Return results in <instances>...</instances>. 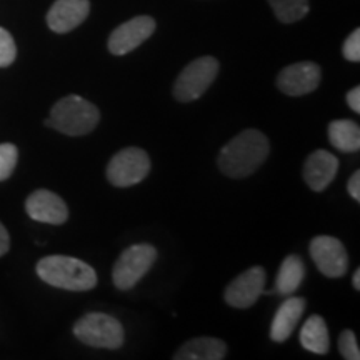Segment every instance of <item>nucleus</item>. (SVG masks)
I'll return each instance as SVG.
<instances>
[{
  "mask_svg": "<svg viewBox=\"0 0 360 360\" xmlns=\"http://www.w3.org/2000/svg\"><path fill=\"white\" fill-rule=\"evenodd\" d=\"M269 152V139L257 129H247L220 150L219 169L231 179L249 177L264 164Z\"/></svg>",
  "mask_w": 360,
  "mask_h": 360,
  "instance_id": "nucleus-1",
  "label": "nucleus"
},
{
  "mask_svg": "<svg viewBox=\"0 0 360 360\" xmlns=\"http://www.w3.org/2000/svg\"><path fill=\"white\" fill-rule=\"evenodd\" d=\"M37 276L57 289L85 292L97 285L96 270L84 260L67 255H51L37 264Z\"/></svg>",
  "mask_w": 360,
  "mask_h": 360,
  "instance_id": "nucleus-2",
  "label": "nucleus"
},
{
  "mask_svg": "<svg viewBox=\"0 0 360 360\" xmlns=\"http://www.w3.org/2000/svg\"><path fill=\"white\" fill-rule=\"evenodd\" d=\"M98 122L101 112L94 103L79 96H67L52 107L51 117L45 120V125L60 134L79 137L92 132Z\"/></svg>",
  "mask_w": 360,
  "mask_h": 360,
  "instance_id": "nucleus-3",
  "label": "nucleus"
},
{
  "mask_svg": "<svg viewBox=\"0 0 360 360\" xmlns=\"http://www.w3.org/2000/svg\"><path fill=\"white\" fill-rule=\"evenodd\" d=\"M74 335L85 345L97 349H120L125 340L122 323L112 315L90 312L74 323Z\"/></svg>",
  "mask_w": 360,
  "mask_h": 360,
  "instance_id": "nucleus-4",
  "label": "nucleus"
},
{
  "mask_svg": "<svg viewBox=\"0 0 360 360\" xmlns=\"http://www.w3.org/2000/svg\"><path fill=\"white\" fill-rule=\"evenodd\" d=\"M157 250L150 244H137L125 249L112 269V282L119 290H130L146 277L155 264Z\"/></svg>",
  "mask_w": 360,
  "mask_h": 360,
  "instance_id": "nucleus-5",
  "label": "nucleus"
},
{
  "mask_svg": "<svg viewBox=\"0 0 360 360\" xmlns=\"http://www.w3.org/2000/svg\"><path fill=\"white\" fill-rule=\"evenodd\" d=\"M219 74V60L215 57H199L192 60L174 84V97L179 102H193L207 92Z\"/></svg>",
  "mask_w": 360,
  "mask_h": 360,
  "instance_id": "nucleus-6",
  "label": "nucleus"
},
{
  "mask_svg": "<svg viewBox=\"0 0 360 360\" xmlns=\"http://www.w3.org/2000/svg\"><path fill=\"white\" fill-rule=\"evenodd\" d=\"M150 172L147 152L137 147H127L117 152L107 165V179L115 187H132L142 182Z\"/></svg>",
  "mask_w": 360,
  "mask_h": 360,
  "instance_id": "nucleus-7",
  "label": "nucleus"
},
{
  "mask_svg": "<svg viewBox=\"0 0 360 360\" xmlns=\"http://www.w3.org/2000/svg\"><path fill=\"white\" fill-rule=\"evenodd\" d=\"M310 257L326 277L337 278L345 276L349 269L347 250L339 238L319 236L310 242Z\"/></svg>",
  "mask_w": 360,
  "mask_h": 360,
  "instance_id": "nucleus-8",
  "label": "nucleus"
},
{
  "mask_svg": "<svg viewBox=\"0 0 360 360\" xmlns=\"http://www.w3.org/2000/svg\"><path fill=\"white\" fill-rule=\"evenodd\" d=\"M322 79L321 67L314 62H299L281 70L277 77V87L282 94L290 97L307 96L319 87Z\"/></svg>",
  "mask_w": 360,
  "mask_h": 360,
  "instance_id": "nucleus-9",
  "label": "nucleus"
},
{
  "mask_svg": "<svg viewBox=\"0 0 360 360\" xmlns=\"http://www.w3.org/2000/svg\"><path fill=\"white\" fill-rule=\"evenodd\" d=\"M265 287L264 267H252L233 278L225 289V302L236 309H249L260 299Z\"/></svg>",
  "mask_w": 360,
  "mask_h": 360,
  "instance_id": "nucleus-10",
  "label": "nucleus"
},
{
  "mask_svg": "<svg viewBox=\"0 0 360 360\" xmlns=\"http://www.w3.org/2000/svg\"><path fill=\"white\" fill-rule=\"evenodd\" d=\"M155 20L148 15H139L119 25L109 37V51L114 56H125V53L141 47V44L154 34Z\"/></svg>",
  "mask_w": 360,
  "mask_h": 360,
  "instance_id": "nucleus-11",
  "label": "nucleus"
},
{
  "mask_svg": "<svg viewBox=\"0 0 360 360\" xmlns=\"http://www.w3.org/2000/svg\"><path fill=\"white\" fill-rule=\"evenodd\" d=\"M25 210L30 219L44 224L62 225L69 219V207L65 202L57 193L45 188L30 193L25 202Z\"/></svg>",
  "mask_w": 360,
  "mask_h": 360,
  "instance_id": "nucleus-12",
  "label": "nucleus"
},
{
  "mask_svg": "<svg viewBox=\"0 0 360 360\" xmlns=\"http://www.w3.org/2000/svg\"><path fill=\"white\" fill-rule=\"evenodd\" d=\"M89 0H56L47 13V25L52 32L67 34L89 17Z\"/></svg>",
  "mask_w": 360,
  "mask_h": 360,
  "instance_id": "nucleus-13",
  "label": "nucleus"
},
{
  "mask_svg": "<svg viewBox=\"0 0 360 360\" xmlns=\"http://www.w3.org/2000/svg\"><path fill=\"white\" fill-rule=\"evenodd\" d=\"M339 170V160L327 150H315L304 164V180L314 192H322L330 186Z\"/></svg>",
  "mask_w": 360,
  "mask_h": 360,
  "instance_id": "nucleus-14",
  "label": "nucleus"
},
{
  "mask_svg": "<svg viewBox=\"0 0 360 360\" xmlns=\"http://www.w3.org/2000/svg\"><path fill=\"white\" fill-rule=\"evenodd\" d=\"M304 310L305 299H302V297H289L287 300H283L272 321L270 339L274 342H278V344L289 339L292 332L295 330L300 317H302Z\"/></svg>",
  "mask_w": 360,
  "mask_h": 360,
  "instance_id": "nucleus-15",
  "label": "nucleus"
},
{
  "mask_svg": "<svg viewBox=\"0 0 360 360\" xmlns=\"http://www.w3.org/2000/svg\"><path fill=\"white\" fill-rule=\"evenodd\" d=\"M227 354L224 340L214 337H197L186 342L174 355L175 360H222Z\"/></svg>",
  "mask_w": 360,
  "mask_h": 360,
  "instance_id": "nucleus-16",
  "label": "nucleus"
},
{
  "mask_svg": "<svg viewBox=\"0 0 360 360\" xmlns=\"http://www.w3.org/2000/svg\"><path fill=\"white\" fill-rule=\"evenodd\" d=\"M300 344L305 350L317 355H326L330 349L327 323L321 315H312L300 330Z\"/></svg>",
  "mask_w": 360,
  "mask_h": 360,
  "instance_id": "nucleus-17",
  "label": "nucleus"
},
{
  "mask_svg": "<svg viewBox=\"0 0 360 360\" xmlns=\"http://www.w3.org/2000/svg\"><path fill=\"white\" fill-rule=\"evenodd\" d=\"M328 141L337 150L354 154L360 148V129L352 120H334L328 125Z\"/></svg>",
  "mask_w": 360,
  "mask_h": 360,
  "instance_id": "nucleus-18",
  "label": "nucleus"
},
{
  "mask_svg": "<svg viewBox=\"0 0 360 360\" xmlns=\"http://www.w3.org/2000/svg\"><path fill=\"white\" fill-rule=\"evenodd\" d=\"M305 276V265L299 255L283 259L276 278V292L281 295H292L299 289Z\"/></svg>",
  "mask_w": 360,
  "mask_h": 360,
  "instance_id": "nucleus-19",
  "label": "nucleus"
},
{
  "mask_svg": "<svg viewBox=\"0 0 360 360\" xmlns=\"http://www.w3.org/2000/svg\"><path fill=\"white\" fill-rule=\"evenodd\" d=\"M276 17L283 24L302 20L310 11L309 0H269Z\"/></svg>",
  "mask_w": 360,
  "mask_h": 360,
  "instance_id": "nucleus-20",
  "label": "nucleus"
},
{
  "mask_svg": "<svg viewBox=\"0 0 360 360\" xmlns=\"http://www.w3.org/2000/svg\"><path fill=\"white\" fill-rule=\"evenodd\" d=\"M19 150L13 143H0V182L11 177L17 167Z\"/></svg>",
  "mask_w": 360,
  "mask_h": 360,
  "instance_id": "nucleus-21",
  "label": "nucleus"
},
{
  "mask_svg": "<svg viewBox=\"0 0 360 360\" xmlns=\"http://www.w3.org/2000/svg\"><path fill=\"white\" fill-rule=\"evenodd\" d=\"M17 57V45L12 35L0 27V69L8 67Z\"/></svg>",
  "mask_w": 360,
  "mask_h": 360,
  "instance_id": "nucleus-22",
  "label": "nucleus"
},
{
  "mask_svg": "<svg viewBox=\"0 0 360 360\" xmlns=\"http://www.w3.org/2000/svg\"><path fill=\"white\" fill-rule=\"evenodd\" d=\"M339 350L342 357L347 360H359L360 350L357 345V337L352 330H344L339 337Z\"/></svg>",
  "mask_w": 360,
  "mask_h": 360,
  "instance_id": "nucleus-23",
  "label": "nucleus"
},
{
  "mask_svg": "<svg viewBox=\"0 0 360 360\" xmlns=\"http://www.w3.org/2000/svg\"><path fill=\"white\" fill-rule=\"evenodd\" d=\"M342 53H344V57L347 58L349 62L360 60V30L359 29H355L354 32L345 39Z\"/></svg>",
  "mask_w": 360,
  "mask_h": 360,
  "instance_id": "nucleus-24",
  "label": "nucleus"
},
{
  "mask_svg": "<svg viewBox=\"0 0 360 360\" xmlns=\"http://www.w3.org/2000/svg\"><path fill=\"white\" fill-rule=\"evenodd\" d=\"M347 188H349L350 197H352L355 202H360V172L359 170H355L352 177H350Z\"/></svg>",
  "mask_w": 360,
  "mask_h": 360,
  "instance_id": "nucleus-25",
  "label": "nucleus"
},
{
  "mask_svg": "<svg viewBox=\"0 0 360 360\" xmlns=\"http://www.w3.org/2000/svg\"><path fill=\"white\" fill-rule=\"evenodd\" d=\"M347 103H349L350 109L355 112V114H359L360 112V89L359 87H354L352 90H349Z\"/></svg>",
  "mask_w": 360,
  "mask_h": 360,
  "instance_id": "nucleus-26",
  "label": "nucleus"
},
{
  "mask_svg": "<svg viewBox=\"0 0 360 360\" xmlns=\"http://www.w3.org/2000/svg\"><path fill=\"white\" fill-rule=\"evenodd\" d=\"M8 249H11V237H8L7 229L4 227L2 222H0V257L6 255Z\"/></svg>",
  "mask_w": 360,
  "mask_h": 360,
  "instance_id": "nucleus-27",
  "label": "nucleus"
},
{
  "mask_svg": "<svg viewBox=\"0 0 360 360\" xmlns=\"http://www.w3.org/2000/svg\"><path fill=\"white\" fill-rule=\"evenodd\" d=\"M352 283H354V289L355 290H360V270L357 269L354 274V278H352Z\"/></svg>",
  "mask_w": 360,
  "mask_h": 360,
  "instance_id": "nucleus-28",
  "label": "nucleus"
}]
</instances>
